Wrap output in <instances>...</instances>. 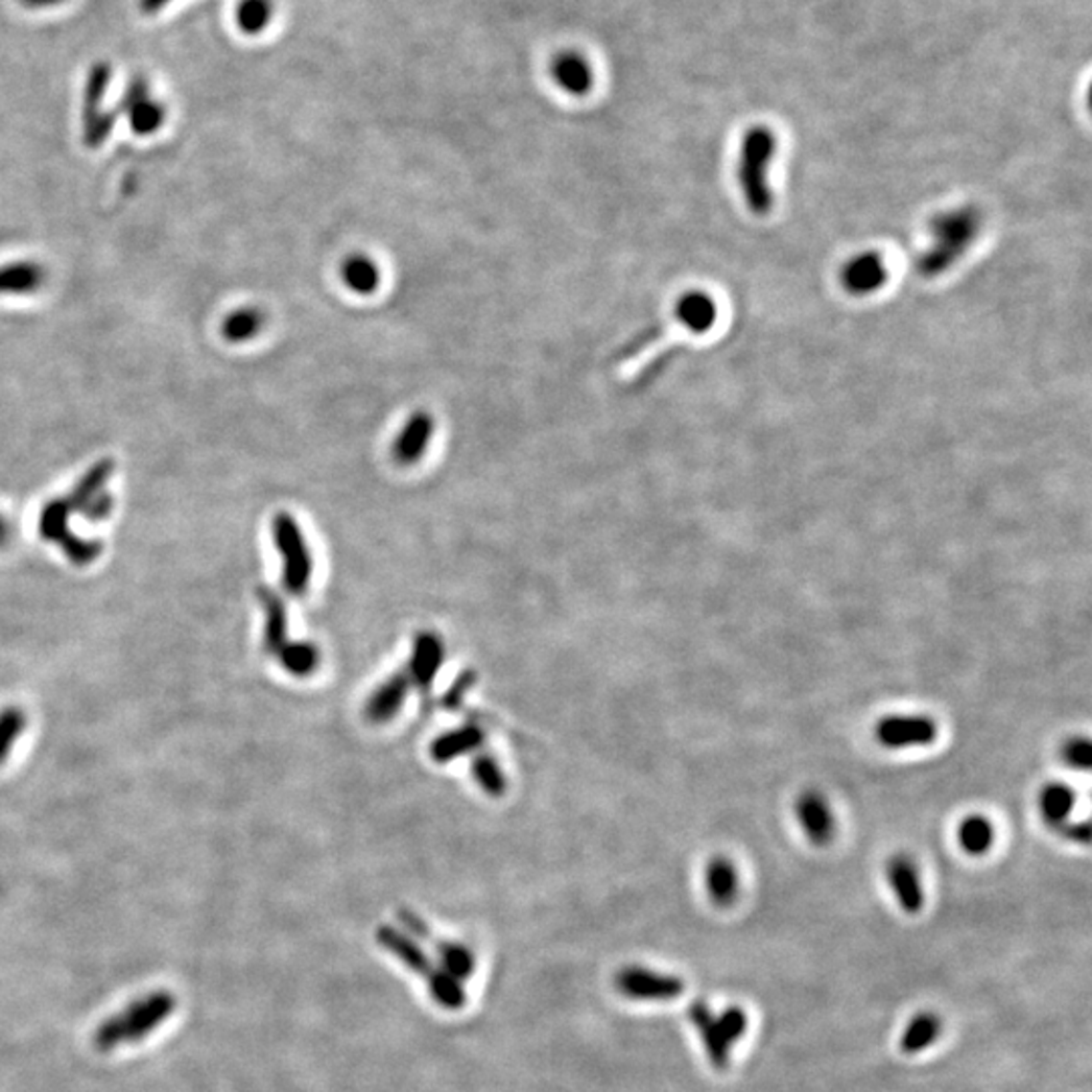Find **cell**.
<instances>
[{
    "label": "cell",
    "mask_w": 1092,
    "mask_h": 1092,
    "mask_svg": "<svg viewBox=\"0 0 1092 1092\" xmlns=\"http://www.w3.org/2000/svg\"><path fill=\"white\" fill-rule=\"evenodd\" d=\"M258 597L265 613L263 645L267 651L280 654V649L288 643V611L282 597L274 589L259 587Z\"/></svg>",
    "instance_id": "cell-19"
},
{
    "label": "cell",
    "mask_w": 1092,
    "mask_h": 1092,
    "mask_svg": "<svg viewBox=\"0 0 1092 1092\" xmlns=\"http://www.w3.org/2000/svg\"><path fill=\"white\" fill-rule=\"evenodd\" d=\"M874 739L884 749L927 746L936 739V725L925 714H888L874 727Z\"/></svg>",
    "instance_id": "cell-7"
},
{
    "label": "cell",
    "mask_w": 1092,
    "mask_h": 1092,
    "mask_svg": "<svg viewBox=\"0 0 1092 1092\" xmlns=\"http://www.w3.org/2000/svg\"><path fill=\"white\" fill-rule=\"evenodd\" d=\"M274 541L282 554L284 587L291 595H304L312 578V556L298 522L286 515L274 518Z\"/></svg>",
    "instance_id": "cell-4"
},
{
    "label": "cell",
    "mask_w": 1092,
    "mask_h": 1092,
    "mask_svg": "<svg viewBox=\"0 0 1092 1092\" xmlns=\"http://www.w3.org/2000/svg\"><path fill=\"white\" fill-rule=\"evenodd\" d=\"M941 1029H943V1024L936 1014H932V1012L917 1014L902 1031L900 1050L904 1054H919V1052L931 1048L934 1040L941 1036Z\"/></svg>",
    "instance_id": "cell-25"
},
{
    "label": "cell",
    "mask_w": 1092,
    "mask_h": 1092,
    "mask_svg": "<svg viewBox=\"0 0 1092 1092\" xmlns=\"http://www.w3.org/2000/svg\"><path fill=\"white\" fill-rule=\"evenodd\" d=\"M427 988L435 1003L446 1010H459L466 1005V990L459 979H455L446 969L435 967L427 977Z\"/></svg>",
    "instance_id": "cell-27"
},
{
    "label": "cell",
    "mask_w": 1092,
    "mask_h": 1092,
    "mask_svg": "<svg viewBox=\"0 0 1092 1092\" xmlns=\"http://www.w3.org/2000/svg\"><path fill=\"white\" fill-rule=\"evenodd\" d=\"M45 269L32 261H19L0 267V295H23L43 286Z\"/></svg>",
    "instance_id": "cell-23"
},
{
    "label": "cell",
    "mask_w": 1092,
    "mask_h": 1092,
    "mask_svg": "<svg viewBox=\"0 0 1092 1092\" xmlns=\"http://www.w3.org/2000/svg\"><path fill=\"white\" fill-rule=\"evenodd\" d=\"M1062 759L1074 771H1089L1092 763L1091 740L1083 737L1066 740V744L1062 746Z\"/></svg>",
    "instance_id": "cell-37"
},
{
    "label": "cell",
    "mask_w": 1092,
    "mask_h": 1092,
    "mask_svg": "<svg viewBox=\"0 0 1092 1092\" xmlns=\"http://www.w3.org/2000/svg\"><path fill=\"white\" fill-rule=\"evenodd\" d=\"M981 225V213L971 205L939 213L929 229V245L919 258V271L925 278H936L951 269L973 245Z\"/></svg>",
    "instance_id": "cell-1"
},
{
    "label": "cell",
    "mask_w": 1092,
    "mask_h": 1092,
    "mask_svg": "<svg viewBox=\"0 0 1092 1092\" xmlns=\"http://www.w3.org/2000/svg\"><path fill=\"white\" fill-rule=\"evenodd\" d=\"M274 19V0H239L235 21L239 31L259 34L269 27Z\"/></svg>",
    "instance_id": "cell-30"
},
{
    "label": "cell",
    "mask_w": 1092,
    "mask_h": 1092,
    "mask_svg": "<svg viewBox=\"0 0 1092 1092\" xmlns=\"http://www.w3.org/2000/svg\"><path fill=\"white\" fill-rule=\"evenodd\" d=\"M377 943L388 951L393 957H397L407 969L413 973L427 977L435 965L425 955V951L419 947L418 941L411 939L407 932L399 931L395 927H379L377 929Z\"/></svg>",
    "instance_id": "cell-16"
},
{
    "label": "cell",
    "mask_w": 1092,
    "mask_h": 1092,
    "mask_svg": "<svg viewBox=\"0 0 1092 1092\" xmlns=\"http://www.w3.org/2000/svg\"><path fill=\"white\" fill-rule=\"evenodd\" d=\"M112 81V65L97 62L90 67L84 88V140L88 146H101L112 134L116 114L103 108Z\"/></svg>",
    "instance_id": "cell-5"
},
{
    "label": "cell",
    "mask_w": 1092,
    "mask_h": 1092,
    "mask_svg": "<svg viewBox=\"0 0 1092 1092\" xmlns=\"http://www.w3.org/2000/svg\"><path fill=\"white\" fill-rule=\"evenodd\" d=\"M8 541V526L4 522V518L0 516V546L4 545Z\"/></svg>",
    "instance_id": "cell-42"
},
{
    "label": "cell",
    "mask_w": 1092,
    "mask_h": 1092,
    "mask_svg": "<svg viewBox=\"0 0 1092 1092\" xmlns=\"http://www.w3.org/2000/svg\"><path fill=\"white\" fill-rule=\"evenodd\" d=\"M705 884L708 897L716 906H731L739 895V870L729 858L716 856L708 862Z\"/></svg>",
    "instance_id": "cell-21"
},
{
    "label": "cell",
    "mask_w": 1092,
    "mask_h": 1092,
    "mask_svg": "<svg viewBox=\"0 0 1092 1092\" xmlns=\"http://www.w3.org/2000/svg\"><path fill=\"white\" fill-rule=\"evenodd\" d=\"M278 656H280L282 666L288 670L289 674L300 675V678L314 674V670L321 664L318 647L308 642H288L280 649Z\"/></svg>",
    "instance_id": "cell-29"
},
{
    "label": "cell",
    "mask_w": 1092,
    "mask_h": 1092,
    "mask_svg": "<svg viewBox=\"0 0 1092 1092\" xmlns=\"http://www.w3.org/2000/svg\"><path fill=\"white\" fill-rule=\"evenodd\" d=\"M431 435H433V418L429 413L419 411L405 423L401 435L397 437V442L393 446V457L401 466L418 464L419 457L427 450V444L431 442Z\"/></svg>",
    "instance_id": "cell-17"
},
{
    "label": "cell",
    "mask_w": 1092,
    "mask_h": 1092,
    "mask_svg": "<svg viewBox=\"0 0 1092 1092\" xmlns=\"http://www.w3.org/2000/svg\"><path fill=\"white\" fill-rule=\"evenodd\" d=\"M996 839L994 824L979 813H971L964 817L957 826V841L965 854L969 856H983L990 852Z\"/></svg>",
    "instance_id": "cell-24"
},
{
    "label": "cell",
    "mask_w": 1092,
    "mask_h": 1092,
    "mask_svg": "<svg viewBox=\"0 0 1092 1092\" xmlns=\"http://www.w3.org/2000/svg\"><path fill=\"white\" fill-rule=\"evenodd\" d=\"M613 983L621 996L636 1001H670L684 992L682 977L638 965L619 969Z\"/></svg>",
    "instance_id": "cell-6"
},
{
    "label": "cell",
    "mask_w": 1092,
    "mask_h": 1092,
    "mask_svg": "<svg viewBox=\"0 0 1092 1092\" xmlns=\"http://www.w3.org/2000/svg\"><path fill=\"white\" fill-rule=\"evenodd\" d=\"M120 112L138 136H150L164 124V108L144 77H134L120 99Z\"/></svg>",
    "instance_id": "cell-8"
},
{
    "label": "cell",
    "mask_w": 1092,
    "mask_h": 1092,
    "mask_svg": "<svg viewBox=\"0 0 1092 1092\" xmlns=\"http://www.w3.org/2000/svg\"><path fill=\"white\" fill-rule=\"evenodd\" d=\"M60 546L64 548L67 559H69L73 565H77V567H84V565L94 563L97 556H99L101 548H103L99 541L81 539V537H77V535H73V532H69L64 541L60 543Z\"/></svg>",
    "instance_id": "cell-35"
},
{
    "label": "cell",
    "mask_w": 1092,
    "mask_h": 1092,
    "mask_svg": "<svg viewBox=\"0 0 1092 1092\" xmlns=\"http://www.w3.org/2000/svg\"><path fill=\"white\" fill-rule=\"evenodd\" d=\"M716 1024H718L720 1034L725 1036V1040L729 1042V1046H733L746 1034L749 1016L740 1005H729L716 1016Z\"/></svg>",
    "instance_id": "cell-36"
},
{
    "label": "cell",
    "mask_w": 1092,
    "mask_h": 1092,
    "mask_svg": "<svg viewBox=\"0 0 1092 1092\" xmlns=\"http://www.w3.org/2000/svg\"><path fill=\"white\" fill-rule=\"evenodd\" d=\"M483 740H485V735H483L482 729L476 725H468V727L455 729L433 740L431 757L437 763H450L461 755L478 751L482 746Z\"/></svg>",
    "instance_id": "cell-22"
},
{
    "label": "cell",
    "mask_w": 1092,
    "mask_h": 1092,
    "mask_svg": "<svg viewBox=\"0 0 1092 1092\" xmlns=\"http://www.w3.org/2000/svg\"><path fill=\"white\" fill-rule=\"evenodd\" d=\"M23 6L31 8V10H47V8H53V6H60L64 4L65 0H19Z\"/></svg>",
    "instance_id": "cell-41"
},
{
    "label": "cell",
    "mask_w": 1092,
    "mask_h": 1092,
    "mask_svg": "<svg viewBox=\"0 0 1092 1092\" xmlns=\"http://www.w3.org/2000/svg\"><path fill=\"white\" fill-rule=\"evenodd\" d=\"M1038 811L1042 820L1061 834L1062 830L1070 824V813L1076 804L1074 791L1066 783H1046L1038 791Z\"/></svg>",
    "instance_id": "cell-18"
},
{
    "label": "cell",
    "mask_w": 1092,
    "mask_h": 1092,
    "mask_svg": "<svg viewBox=\"0 0 1092 1092\" xmlns=\"http://www.w3.org/2000/svg\"><path fill=\"white\" fill-rule=\"evenodd\" d=\"M429 943L435 945V953H437L442 969H446L459 981H466L472 977V973L476 971V957L468 945L455 943V941H437V939H431Z\"/></svg>",
    "instance_id": "cell-26"
},
{
    "label": "cell",
    "mask_w": 1092,
    "mask_h": 1092,
    "mask_svg": "<svg viewBox=\"0 0 1092 1092\" xmlns=\"http://www.w3.org/2000/svg\"><path fill=\"white\" fill-rule=\"evenodd\" d=\"M777 155V136L771 128L755 126L744 134L740 146L739 185L751 213L765 217L773 211L771 164Z\"/></svg>",
    "instance_id": "cell-2"
},
{
    "label": "cell",
    "mask_w": 1092,
    "mask_h": 1092,
    "mask_svg": "<svg viewBox=\"0 0 1092 1092\" xmlns=\"http://www.w3.org/2000/svg\"><path fill=\"white\" fill-rule=\"evenodd\" d=\"M69 516H71V508L65 502V498L51 500L39 516V535L45 541L60 545L69 535Z\"/></svg>",
    "instance_id": "cell-32"
},
{
    "label": "cell",
    "mask_w": 1092,
    "mask_h": 1092,
    "mask_svg": "<svg viewBox=\"0 0 1092 1092\" xmlns=\"http://www.w3.org/2000/svg\"><path fill=\"white\" fill-rule=\"evenodd\" d=\"M342 280L356 293H373L379 288L381 274L373 259L354 256L342 265Z\"/></svg>",
    "instance_id": "cell-28"
},
{
    "label": "cell",
    "mask_w": 1092,
    "mask_h": 1092,
    "mask_svg": "<svg viewBox=\"0 0 1092 1092\" xmlns=\"http://www.w3.org/2000/svg\"><path fill=\"white\" fill-rule=\"evenodd\" d=\"M176 1007V999L168 992H155L148 994L134 1003H129L126 1010L112 1016L97 1028L94 1042L97 1048L108 1052L120 1046L132 1044L136 1040L146 1038L155 1029L161 1026L166 1018L172 1016Z\"/></svg>",
    "instance_id": "cell-3"
},
{
    "label": "cell",
    "mask_w": 1092,
    "mask_h": 1092,
    "mask_svg": "<svg viewBox=\"0 0 1092 1092\" xmlns=\"http://www.w3.org/2000/svg\"><path fill=\"white\" fill-rule=\"evenodd\" d=\"M27 727V716L21 708H4L0 712V763H4Z\"/></svg>",
    "instance_id": "cell-34"
},
{
    "label": "cell",
    "mask_w": 1092,
    "mask_h": 1092,
    "mask_svg": "<svg viewBox=\"0 0 1092 1092\" xmlns=\"http://www.w3.org/2000/svg\"><path fill=\"white\" fill-rule=\"evenodd\" d=\"M172 0H138V8L144 15H159Z\"/></svg>",
    "instance_id": "cell-40"
},
{
    "label": "cell",
    "mask_w": 1092,
    "mask_h": 1092,
    "mask_svg": "<svg viewBox=\"0 0 1092 1092\" xmlns=\"http://www.w3.org/2000/svg\"><path fill=\"white\" fill-rule=\"evenodd\" d=\"M112 506H114V500L105 492H99L96 498H92L79 513L86 516V518L94 520V522H99V520H105L110 516Z\"/></svg>",
    "instance_id": "cell-39"
},
{
    "label": "cell",
    "mask_w": 1092,
    "mask_h": 1092,
    "mask_svg": "<svg viewBox=\"0 0 1092 1092\" xmlns=\"http://www.w3.org/2000/svg\"><path fill=\"white\" fill-rule=\"evenodd\" d=\"M796 817L804 828L805 835L813 844L824 846L832 839L835 830L834 813L828 800L820 791L807 789L796 800Z\"/></svg>",
    "instance_id": "cell-11"
},
{
    "label": "cell",
    "mask_w": 1092,
    "mask_h": 1092,
    "mask_svg": "<svg viewBox=\"0 0 1092 1092\" xmlns=\"http://www.w3.org/2000/svg\"><path fill=\"white\" fill-rule=\"evenodd\" d=\"M675 318L690 332L705 334L718 321V306L705 291H688L675 306Z\"/></svg>",
    "instance_id": "cell-20"
},
{
    "label": "cell",
    "mask_w": 1092,
    "mask_h": 1092,
    "mask_svg": "<svg viewBox=\"0 0 1092 1092\" xmlns=\"http://www.w3.org/2000/svg\"><path fill=\"white\" fill-rule=\"evenodd\" d=\"M444 658H446V649H444L440 636H435L431 632L419 634L413 643V654H411L409 670H407L409 680L418 686L419 690H423V692L431 690V684L444 664Z\"/></svg>",
    "instance_id": "cell-12"
},
{
    "label": "cell",
    "mask_w": 1092,
    "mask_h": 1092,
    "mask_svg": "<svg viewBox=\"0 0 1092 1092\" xmlns=\"http://www.w3.org/2000/svg\"><path fill=\"white\" fill-rule=\"evenodd\" d=\"M409 686H411V680H409L407 672L390 675L385 684H381L371 694V698H369V703L364 707L366 720L373 722V725L390 722L399 714V710L403 708V703H405L407 692H409Z\"/></svg>",
    "instance_id": "cell-15"
},
{
    "label": "cell",
    "mask_w": 1092,
    "mask_h": 1092,
    "mask_svg": "<svg viewBox=\"0 0 1092 1092\" xmlns=\"http://www.w3.org/2000/svg\"><path fill=\"white\" fill-rule=\"evenodd\" d=\"M839 280H841V288L846 289L850 295L862 298V295H870V293L878 291L886 284L888 269L880 254L864 252V254H858L850 261H846V265L841 267Z\"/></svg>",
    "instance_id": "cell-9"
},
{
    "label": "cell",
    "mask_w": 1092,
    "mask_h": 1092,
    "mask_svg": "<svg viewBox=\"0 0 1092 1092\" xmlns=\"http://www.w3.org/2000/svg\"><path fill=\"white\" fill-rule=\"evenodd\" d=\"M265 318L258 308H241L227 316L223 322V336L229 342H247L256 338L263 328Z\"/></svg>",
    "instance_id": "cell-31"
},
{
    "label": "cell",
    "mask_w": 1092,
    "mask_h": 1092,
    "mask_svg": "<svg viewBox=\"0 0 1092 1092\" xmlns=\"http://www.w3.org/2000/svg\"><path fill=\"white\" fill-rule=\"evenodd\" d=\"M472 775L488 796L500 798L506 791V777L500 769V765L496 763V759L490 755H478L474 759Z\"/></svg>",
    "instance_id": "cell-33"
},
{
    "label": "cell",
    "mask_w": 1092,
    "mask_h": 1092,
    "mask_svg": "<svg viewBox=\"0 0 1092 1092\" xmlns=\"http://www.w3.org/2000/svg\"><path fill=\"white\" fill-rule=\"evenodd\" d=\"M886 878H888V884L897 897L900 908L908 915L921 912V908L925 904L923 880H921L919 868L906 854H897L888 860Z\"/></svg>",
    "instance_id": "cell-10"
},
{
    "label": "cell",
    "mask_w": 1092,
    "mask_h": 1092,
    "mask_svg": "<svg viewBox=\"0 0 1092 1092\" xmlns=\"http://www.w3.org/2000/svg\"><path fill=\"white\" fill-rule=\"evenodd\" d=\"M550 75L563 92L578 97L587 96L595 81L593 67L577 51H563L554 55L550 62Z\"/></svg>",
    "instance_id": "cell-14"
},
{
    "label": "cell",
    "mask_w": 1092,
    "mask_h": 1092,
    "mask_svg": "<svg viewBox=\"0 0 1092 1092\" xmlns=\"http://www.w3.org/2000/svg\"><path fill=\"white\" fill-rule=\"evenodd\" d=\"M476 680H478V678H476V674H474L472 670H468V672H464V674L459 675V678L453 682V686H451L450 690L446 692V696H444V707L450 708V710H455V708L461 707L466 694H468L470 688L476 684Z\"/></svg>",
    "instance_id": "cell-38"
},
{
    "label": "cell",
    "mask_w": 1092,
    "mask_h": 1092,
    "mask_svg": "<svg viewBox=\"0 0 1092 1092\" xmlns=\"http://www.w3.org/2000/svg\"><path fill=\"white\" fill-rule=\"evenodd\" d=\"M688 1016L703 1040L710 1064L716 1070H727V1066L731 1062V1046L725 1040V1036L720 1034L718 1024H716V1016L712 1014L710 1005L707 1001H694L688 1010Z\"/></svg>",
    "instance_id": "cell-13"
}]
</instances>
